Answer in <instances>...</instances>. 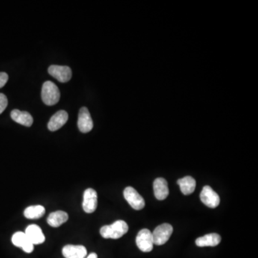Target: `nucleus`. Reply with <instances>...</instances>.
Segmentation results:
<instances>
[{
  "label": "nucleus",
  "mask_w": 258,
  "mask_h": 258,
  "mask_svg": "<svg viewBox=\"0 0 258 258\" xmlns=\"http://www.w3.org/2000/svg\"><path fill=\"white\" fill-rule=\"evenodd\" d=\"M129 226L126 222L118 220L112 224L105 225L101 227L100 233L101 236L105 239H119L127 233Z\"/></svg>",
  "instance_id": "nucleus-1"
},
{
  "label": "nucleus",
  "mask_w": 258,
  "mask_h": 258,
  "mask_svg": "<svg viewBox=\"0 0 258 258\" xmlns=\"http://www.w3.org/2000/svg\"><path fill=\"white\" fill-rule=\"evenodd\" d=\"M42 100L45 105H55L59 102L60 98V92L58 87L52 81H46L44 83L41 92Z\"/></svg>",
  "instance_id": "nucleus-2"
},
{
  "label": "nucleus",
  "mask_w": 258,
  "mask_h": 258,
  "mask_svg": "<svg viewBox=\"0 0 258 258\" xmlns=\"http://www.w3.org/2000/svg\"><path fill=\"white\" fill-rule=\"evenodd\" d=\"M173 232V227L168 223H164L156 227L152 233L154 244L162 245L165 244L171 237Z\"/></svg>",
  "instance_id": "nucleus-3"
},
{
  "label": "nucleus",
  "mask_w": 258,
  "mask_h": 258,
  "mask_svg": "<svg viewBox=\"0 0 258 258\" xmlns=\"http://www.w3.org/2000/svg\"><path fill=\"white\" fill-rule=\"evenodd\" d=\"M137 246L143 253H149L154 248L153 236L152 232L148 229H143L138 233L137 237Z\"/></svg>",
  "instance_id": "nucleus-4"
},
{
  "label": "nucleus",
  "mask_w": 258,
  "mask_h": 258,
  "mask_svg": "<svg viewBox=\"0 0 258 258\" xmlns=\"http://www.w3.org/2000/svg\"><path fill=\"white\" fill-rule=\"evenodd\" d=\"M125 199L133 209L141 210L145 206V201L138 191L131 187H126L123 191Z\"/></svg>",
  "instance_id": "nucleus-5"
},
{
  "label": "nucleus",
  "mask_w": 258,
  "mask_h": 258,
  "mask_svg": "<svg viewBox=\"0 0 258 258\" xmlns=\"http://www.w3.org/2000/svg\"><path fill=\"white\" fill-rule=\"evenodd\" d=\"M48 72L59 82L63 84L69 82L72 78V70L69 66L52 65L48 69Z\"/></svg>",
  "instance_id": "nucleus-6"
},
{
  "label": "nucleus",
  "mask_w": 258,
  "mask_h": 258,
  "mask_svg": "<svg viewBox=\"0 0 258 258\" xmlns=\"http://www.w3.org/2000/svg\"><path fill=\"white\" fill-rule=\"evenodd\" d=\"M200 199L202 203L209 208H216L220 205V197L209 186L203 187L201 191Z\"/></svg>",
  "instance_id": "nucleus-7"
},
{
  "label": "nucleus",
  "mask_w": 258,
  "mask_h": 258,
  "mask_svg": "<svg viewBox=\"0 0 258 258\" xmlns=\"http://www.w3.org/2000/svg\"><path fill=\"white\" fill-rule=\"evenodd\" d=\"M97 206V192L93 189H87L84 194V202H83L84 210L86 213H93L96 211Z\"/></svg>",
  "instance_id": "nucleus-8"
},
{
  "label": "nucleus",
  "mask_w": 258,
  "mask_h": 258,
  "mask_svg": "<svg viewBox=\"0 0 258 258\" xmlns=\"http://www.w3.org/2000/svg\"><path fill=\"white\" fill-rule=\"evenodd\" d=\"M78 126L80 131L84 134L90 132L93 128V122L88 109L83 107L78 114Z\"/></svg>",
  "instance_id": "nucleus-9"
},
{
  "label": "nucleus",
  "mask_w": 258,
  "mask_h": 258,
  "mask_svg": "<svg viewBox=\"0 0 258 258\" xmlns=\"http://www.w3.org/2000/svg\"><path fill=\"white\" fill-rule=\"evenodd\" d=\"M12 242L16 247H21L25 253H31L34 250V244L32 243L25 232H15L12 238Z\"/></svg>",
  "instance_id": "nucleus-10"
},
{
  "label": "nucleus",
  "mask_w": 258,
  "mask_h": 258,
  "mask_svg": "<svg viewBox=\"0 0 258 258\" xmlns=\"http://www.w3.org/2000/svg\"><path fill=\"white\" fill-rule=\"evenodd\" d=\"M68 120H69V114L66 111L63 110L57 111L56 114L51 117V120L48 122V129L51 131H57L66 124Z\"/></svg>",
  "instance_id": "nucleus-11"
},
{
  "label": "nucleus",
  "mask_w": 258,
  "mask_h": 258,
  "mask_svg": "<svg viewBox=\"0 0 258 258\" xmlns=\"http://www.w3.org/2000/svg\"><path fill=\"white\" fill-rule=\"evenodd\" d=\"M65 258H85L87 256V250L83 245L68 244L62 250Z\"/></svg>",
  "instance_id": "nucleus-12"
},
{
  "label": "nucleus",
  "mask_w": 258,
  "mask_h": 258,
  "mask_svg": "<svg viewBox=\"0 0 258 258\" xmlns=\"http://www.w3.org/2000/svg\"><path fill=\"white\" fill-rule=\"evenodd\" d=\"M25 235H27L29 241L33 244H40L43 243L45 241V235L43 231L39 226L36 224H30L25 229Z\"/></svg>",
  "instance_id": "nucleus-13"
},
{
  "label": "nucleus",
  "mask_w": 258,
  "mask_h": 258,
  "mask_svg": "<svg viewBox=\"0 0 258 258\" xmlns=\"http://www.w3.org/2000/svg\"><path fill=\"white\" fill-rule=\"evenodd\" d=\"M155 195L158 200H164L170 194L168 184L164 178H157L154 182Z\"/></svg>",
  "instance_id": "nucleus-14"
},
{
  "label": "nucleus",
  "mask_w": 258,
  "mask_h": 258,
  "mask_svg": "<svg viewBox=\"0 0 258 258\" xmlns=\"http://www.w3.org/2000/svg\"><path fill=\"white\" fill-rule=\"evenodd\" d=\"M10 116L14 121L22 126L30 127L33 125V116L27 111H21L19 110L15 109L12 111Z\"/></svg>",
  "instance_id": "nucleus-15"
},
{
  "label": "nucleus",
  "mask_w": 258,
  "mask_h": 258,
  "mask_svg": "<svg viewBox=\"0 0 258 258\" xmlns=\"http://www.w3.org/2000/svg\"><path fill=\"white\" fill-rule=\"evenodd\" d=\"M221 237L217 233L208 234L196 240L198 247H215L221 242Z\"/></svg>",
  "instance_id": "nucleus-16"
},
{
  "label": "nucleus",
  "mask_w": 258,
  "mask_h": 258,
  "mask_svg": "<svg viewBox=\"0 0 258 258\" xmlns=\"http://www.w3.org/2000/svg\"><path fill=\"white\" fill-rule=\"evenodd\" d=\"M68 220H69V215L66 212L59 210L50 214L47 221L51 227H58L66 223Z\"/></svg>",
  "instance_id": "nucleus-17"
},
{
  "label": "nucleus",
  "mask_w": 258,
  "mask_h": 258,
  "mask_svg": "<svg viewBox=\"0 0 258 258\" xmlns=\"http://www.w3.org/2000/svg\"><path fill=\"white\" fill-rule=\"evenodd\" d=\"M177 184L181 191L185 195H189L194 192L196 188V181L191 176H187L182 179H178Z\"/></svg>",
  "instance_id": "nucleus-18"
},
{
  "label": "nucleus",
  "mask_w": 258,
  "mask_h": 258,
  "mask_svg": "<svg viewBox=\"0 0 258 258\" xmlns=\"http://www.w3.org/2000/svg\"><path fill=\"white\" fill-rule=\"evenodd\" d=\"M45 213V209L41 205L28 206L24 211V215L26 218L34 220L43 217Z\"/></svg>",
  "instance_id": "nucleus-19"
},
{
  "label": "nucleus",
  "mask_w": 258,
  "mask_h": 258,
  "mask_svg": "<svg viewBox=\"0 0 258 258\" xmlns=\"http://www.w3.org/2000/svg\"><path fill=\"white\" fill-rule=\"evenodd\" d=\"M8 105L7 96L3 93H0V114L4 112Z\"/></svg>",
  "instance_id": "nucleus-20"
},
{
  "label": "nucleus",
  "mask_w": 258,
  "mask_h": 258,
  "mask_svg": "<svg viewBox=\"0 0 258 258\" xmlns=\"http://www.w3.org/2000/svg\"><path fill=\"white\" fill-rule=\"evenodd\" d=\"M9 76L6 72H0V88L4 87L8 81Z\"/></svg>",
  "instance_id": "nucleus-21"
},
{
  "label": "nucleus",
  "mask_w": 258,
  "mask_h": 258,
  "mask_svg": "<svg viewBox=\"0 0 258 258\" xmlns=\"http://www.w3.org/2000/svg\"><path fill=\"white\" fill-rule=\"evenodd\" d=\"M85 258H98V256L96 253H90V255H88V256H86Z\"/></svg>",
  "instance_id": "nucleus-22"
}]
</instances>
